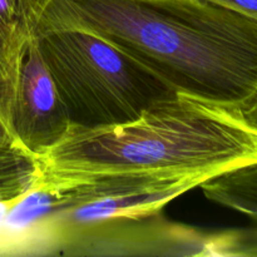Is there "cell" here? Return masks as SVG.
Wrapping results in <instances>:
<instances>
[{
	"instance_id": "cell-1",
	"label": "cell",
	"mask_w": 257,
	"mask_h": 257,
	"mask_svg": "<svg viewBox=\"0 0 257 257\" xmlns=\"http://www.w3.org/2000/svg\"><path fill=\"white\" fill-rule=\"evenodd\" d=\"M48 24L98 33L186 94L238 110L257 95V20L210 0H53Z\"/></svg>"
},
{
	"instance_id": "cell-2",
	"label": "cell",
	"mask_w": 257,
	"mask_h": 257,
	"mask_svg": "<svg viewBox=\"0 0 257 257\" xmlns=\"http://www.w3.org/2000/svg\"><path fill=\"white\" fill-rule=\"evenodd\" d=\"M40 161L45 173L65 177L146 173L203 182L257 163V128L238 109L177 90L131 122L70 125Z\"/></svg>"
},
{
	"instance_id": "cell-3",
	"label": "cell",
	"mask_w": 257,
	"mask_h": 257,
	"mask_svg": "<svg viewBox=\"0 0 257 257\" xmlns=\"http://www.w3.org/2000/svg\"><path fill=\"white\" fill-rule=\"evenodd\" d=\"M38 47L72 125L122 124L176 93L140 60L79 25L48 24Z\"/></svg>"
},
{
	"instance_id": "cell-4",
	"label": "cell",
	"mask_w": 257,
	"mask_h": 257,
	"mask_svg": "<svg viewBox=\"0 0 257 257\" xmlns=\"http://www.w3.org/2000/svg\"><path fill=\"white\" fill-rule=\"evenodd\" d=\"M49 176L62 186L64 203L45 222L38 255L65 253L73 243L93 231L158 215L168 202L202 183L196 177L146 173Z\"/></svg>"
},
{
	"instance_id": "cell-5",
	"label": "cell",
	"mask_w": 257,
	"mask_h": 257,
	"mask_svg": "<svg viewBox=\"0 0 257 257\" xmlns=\"http://www.w3.org/2000/svg\"><path fill=\"white\" fill-rule=\"evenodd\" d=\"M0 114L15 140L39 158L55 147L72 125L40 54L37 35L25 43L14 80L0 93Z\"/></svg>"
},
{
	"instance_id": "cell-6",
	"label": "cell",
	"mask_w": 257,
	"mask_h": 257,
	"mask_svg": "<svg viewBox=\"0 0 257 257\" xmlns=\"http://www.w3.org/2000/svg\"><path fill=\"white\" fill-rule=\"evenodd\" d=\"M198 187L210 201L242 213L253 222L250 228L218 232L215 255L257 257V163L213 176Z\"/></svg>"
},
{
	"instance_id": "cell-7",
	"label": "cell",
	"mask_w": 257,
	"mask_h": 257,
	"mask_svg": "<svg viewBox=\"0 0 257 257\" xmlns=\"http://www.w3.org/2000/svg\"><path fill=\"white\" fill-rule=\"evenodd\" d=\"M53 0H0V93L13 83L25 43L37 35Z\"/></svg>"
},
{
	"instance_id": "cell-8",
	"label": "cell",
	"mask_w": 257,
	"mask_h": 257,
	"mask_svg": "<svg viewBox=\"0 0 257 257\" xmlns=\"http://www.w3.org/2000/svg\"><path fill=\"white\" fill-rule=\"evenodd\" d=\"M43 176L39 157L23 147L0 114V203L14 202Z\"/></svg>"
},
{
	"instance_id": "cell-9",
	"label": "cell",
	"mask_w": 257,
	"mask_h": 257,
	"mask_svg": "<svg viewBox=\"0 0 257 257\" xmlns=\"http://www.w3.org/2000/svg\"><path fill=\"white\" fill-rule=\"evenodd\" d=\"M210 2L257 20V0H210Z\"/></svg>"
},
{
	"instance_id": "cell-10",
	"label": "cell",
	"mask_w": 257,
	"mask_h": 257,
	"mask_svg": "<svg viewBox=\"0 0 257 257\" xmlns=\"http://www.w3.org/2000/svg\"><path fill=\"white\" fill-rule=\"evenodd\" d=\"M240 112L242 117L245 118L246 122L250 123L252 127L257 128V95L246 107H243Z\"/></svg>"
}]
</instances>
